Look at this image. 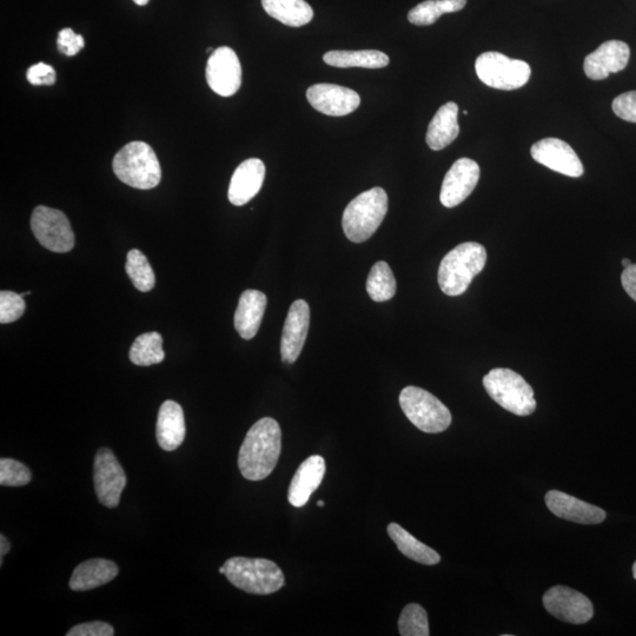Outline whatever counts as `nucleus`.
I'll return each mask as SVG.
<instances>
[{
	"label": "nucleus",
	"mask_w": 636,
	"mask_h": 636,
	"mask_svg": "<svg viewBox=\"0 0 636 636\" xmlns=\"http://www.w3.org/2000/svg\"><path fill=\"white\" fill-rule=\"evenodd\" d=\"M282 449L280 424L270 417L250 428L238 454V468L244 479L262 481L274 472Z\"/></svg>",
	"instance_id": "1"
},
{
	"label": "nucleus",
	"mask_w": 636,
	"mask_h": 636,
	"mask_svg": "<svg viewBox=\"0 0 636 636\" xmlns=\"http://www.w3.org/2000/svg\"><path fill=\"white\" fill-rule=\"evenodd\" d=\"M487 262V251L480 243L457 245L443 257L439 269V286L448 296L465 294Z\"/></svg>",
	"instance_id": "2"
},
{
	"label": "nucleus",
	"mask_w": 636,
	"mask_h": 636,
	"mask_svg": "<svg viewBox=\"0 0 636 636\" xmlns=\"http://www.w3.org/2000/svg\"><path fill=\"white\" fill-rule=\"evenodd\" d=\"M388 195L382 188L362 192L343 212L342 227L348 240L363 243L380 228L388 212Z\"/></svg>",
	"instance_id": "3"
},
{
	"label": "nucleus",
	"mask_w": 636,
	"mask_h": 636,
	"mask_svg": "<svg viewBox=\"0 0 636 636\" xmlns=\"http://www.w3.org/2000/svg\"><path fill=\"white\" fill-rule=\"evenodd\" d=\"M119 181L139 190L157 187L162 180V169L155 151L144 142H132L121 150L112 163Z\"/></svg>",
	"instance_id": "4"
},
{
	"label": "nucleus",
	"mask_w": 636,
	"mask_h": 636,
	"mask_svg": "<svg viewBox=\"0 0 636 636\" xmlns=\"http://www.w3.org/2000/svg\"><path fill=\"white\" fill-rule=\"evenodd\" d=\"M225 576L241 591L254 595L274 594L284 586V575L275 562L238 556L224 563Z\"/></svg>",
	"instance_id": "5"
},
{
	"label": "nucleus",
	"mask_w": 636,
	"mask_h": 636,
	"mask_svg": "<svg viewBox=\"0 0 636 636\" xmlns=\"http://www.w3.org/2000/svg\"><path fill=\"white\" fill-rule=\"evenodd\" d=\"M483 386L492 399L502 408L518 416H529L535 412L534 390L515 371L496 368L483 377Z\"/></svg>",
	"instance_id": "6"
},
{
	"label": "nucleus",
	"mask_w": 636,
	"mask_h": 636,
	"mask_svg": "<svg viewBox=\"0 0 636 636\" xmlns=\"http://www.w3.org/2000/svg\"><path fill=\"white\" fill-rule=\"evenodd\" d=\"M400 406L408 420L423 433L439 434L452 424V414L445 404L422 388H404L400 394Z\"/></svg>",
	"instance_id": "7"
},
{
	"label": "nucleus",
	"mask_w": 636,
	"mask_h": 636,
	"mask_svg": "<svg viewBox=\"0 0 636 636\" xmlns=\"http://www.w3.org/2000/svg\"><path fill=\"white\" fill-rule=\"evenodd\" d=\"M475 70L480 81L489 88L506 91L522 88L532 74L528 63L494 51L482 53L476 59Z\"/></svg>",
	"instance_id": "8"
},
{
	"label": "nucleus",
	"mask_w": 636,
	"mask_h": 636,
	"mask_svg": "<svg viewBox=\"0 0 636 636\" xmlns=\"http://www.w3.org/2000/svg\"><path fill=\"white\" fill-rule=\"evenodd\" d=\"M31 229L37 241L52 253H69L75 247V235L64 212L39 205L32 212Z\"/></svg>",
	"instance_id": "9"
},
{
	"label": "nucleus",
	"mask_w": 636,
	"mask_h": 636,
	"mask_svg": "<svg viewBox=\"0 0 636 636\" xmlns=\"http://www.w3.org/2000/svg\"><path fill=\"white\" fill-rule=\"evenodd\" d=\"M127 475L109 448H101L95 457L94 483L98 501L108 508H116L127 486Z\"/></svg>",
	"instance_id": "10"
},
{
	"label": "nucleus",
	"mask_w": 636,
	"mask_h": 636,
	"mask_svg": "<svg viewBox=\"0 0 636 636\" xmlns=\"http://www.w3.org/2000/svg\"><path fill=\"white\" fill-rule=\"evenodd\" d=\"M543 606L555 618L567 624H586L594 616V607L587 598L574 589L565 586H555L543 595Z\"/></svg>",
	"instance_id": "11"
},
{
	"label": "nucleus",
	"mask_w": 636,
	"mask_h": 636,
	"mask_svg": "<svg viewBox=\"0 0 636 636\" xmlns=\"http://www.w3.org/2000/svg\"><path fill=\"white\" fill-rule=\"evenodd\" d=\"M205 76L215 94L222 97L234 96L242 85V66L236 52L228 46L212 52Z\"/></svg>",
	"instance_id": "12"
},
{
	"label": "nucleus",
	"mask_w": 636,
	"mask_h": 636,
	"mask_svg": "<svg viewBox=\"0 0 636 636\" xmlns=\"http://www.w3.org/2000/svg\"><path fill=\"white\" fill-rule=\"evenodd\" d=\"M534 161L561 175L579 178L585 172L581 159L571 145L559 138H545L530 150Z\"/></svg>",
	"instance_id": "13"
},
{
	"label": "nucleus",
	"mask_w": 636,
	"mask_h": 636,
	"mask_svg": "<svg viewBox=\"0 0 636 636\" xmlns=\"http://www.w3.org/2000/svg\"><path fill=\"white\" fill-rule=\"evenodd\" d=\"M479 164L470 158H460L443 180L440 201L446 208H455L472 194L480 181Z\"/></svg>",
	"instance_id": "14"
},
{
	"label": "nucleus",
	"mask_w": 636,
	"mask_h": 636,
	"mask_svg": "<svg viewBox=\"0 0 636 636\" xmlns=\"http://www.w3.org/2000/svg\"><path fill=\"white\" fill-rule=\"evenodd\" d=\"M307 98L316 111L333 117L350 115L361 104V98L357 92L336 84L310 86Z\"/></svg>",
	"instance_id": "15"
},
{
	"label": "nucleus",
	"mask_w": 636,
	"mask_h": 636,
	"mask_svg": "<svg viewBox=\"0 0 636 636\" xmlns=\"http://www.w3.org/2000/svg\"><path fill=\"white\" fill-rule=\"evenodd\" d=\"M310 324V308L304 300H297L289 309L284 323L281 355L284 363L293 364L300 357L306 343Z\"/></svg>",
	"instance_id": "16"
},
{
	"label": "nucleus",
	"mask_w": 636,
	"mask_h": 636,
	"mask_svg": "<svg viewBox=\"0 0 636 636\" xmlns=\"http://www.w3.org/2000/svg\"><path fill=\"white\" fill-rule=\"evenodd\" d=\"M631 57V49L625 42L608 41L588 55L583 69L589 79L602 81L611 74L626 69Z\"/></svg>",
	"instance_id": "17"
},
{
	"label": "nucleus",
	"mask_w": 636,
	"mask_h": 636,
	"mask_svg": "<svg viewBox=\"0 0 636 636\" xmlns=\"http://www.w3.org/2000/svg\"><path fill=\"white\" fill-rule=\"evenodd\" d=\"M545 500L549 510L563 520L581 523V525H598L606 520L604 509L589 505L559 490L548 492Z\"/></svg>",
	"instance_id": "18"
},
{
	"label": "nucleus",
	"mask_w": 636,
	"mask_h": 636,
	"mask_svg": "<svg viewBox=\"0 0 636 636\" xmlns=\"http://www.w3.org/2000/svg\"><path fill=\"white\" fill-rule=\"evenodd\" d=\"M265 178V165L258 158L244 161L231 177L228 197L231 204L242 207L261 191Z\"/></svg>",
	"instance_id": "19"
},
{
	"label": "nucleus",
	"mask_w": 636,
	"mask_h": 636,
	"mask_svg": "<svg viewBox=\"0 0 636 636\" xmlns=\"http://www.w3.org/2000/svg\"><path fill=\"white\" fill-rule=\"evenodd\" d=\"M326 474V461L320 455L310 456L298 467L290 483L288 500L291 506L301 508L307 505L311 494L321 486Z\"/></svg>",
	"instance_id": "20"
},
{
	"label": "nucleus",
	"mask_w": 636,
	"mask_h": 636,
	"mask_svg": "<svg viewBox=\"0 0 636 636\" xmlns=\"http://www.w3.org/2000/svg\"><path fill=\"white\" fill-rule=\"evenodd\" d=\"M185 419L183 409L175 401H165L159 408L156 436L159 447L165 452H174L185 439Z\"/></svg>",
	"instance_id": "21"
},
{
	"label": "nucleus",
	"mask_w": 636,
	"mask_h": 636,
	"mask_svg": "<svg viewBox=\"0 0 636 636\" xmlns=\"http://www.w3.org/2000/svg\"><path fill=\"white\" fill-rule=\"evenodd\" d=\"M267 296L262 291L245 290L240 297L236 309L234 323L237 333L244 340H253L261 327L265 309H267Z\"/></svg>",
	"instance_id": "22"
},
{
	"label": "nucleus",
	"mask_w": 636,
	"mask_h": 636,
	"mask_svg": "<svg viewBox=\"0 0 636 636\" xmlns=\"http://www.w3.org/2000/svg\"><path fill=\"white\" fill-rule=\"evenodd\" d=\"M119 568L114 561L92 559L81 563L71 575L70 588L75 592L91 591L117 578Z\"/></svg>",
	"instance_id": "23"
},
{
	"label": "nucleus",
	"mask_w": 636,
	"mask_h": 636,
	"mask_svg": "<svg viewBox=\"0 0 636 636\" xmlns=\"http://www.w3.org/2000/svg\"><path fill=\"white\" fill-rule=\"evenodd\" d=\"M459 106L454 102L442 105L430 122L426 141L428 147L440 151L452 144L460 134Z\"/></svg>",
	"instance_id": "24"
},
{
	"label": "nucleus",
	"mask_w": 636,
	"mask_h": 636,
	"mask_svg": "<svg viewBox=\"0 0 636 636\" xmlns=\"http://www.w3.org/2000/svg\"><path fill=\"white\" fill-rule=\"evenodd\" d=\"M263 9L276 21L300 28L313 21L314 10L306 0H262Z\"/></svg>",
	"instance_id": "25"
},
{
	"label": "nucleus",
	"mask_w": 636,
	"mask_h": 636,
	"mask_svg": "<svg viewBox=\"0 0 636 636\" xmlns=\"http://www.w3.org/2000/svg\"><path fill=\"white\" fill-rule=\"evenodd\" d=\"M324 63L334 68L383 69L390 59L386 53L377 50L329 51L323 56Z\"/></svg>",
	"instance_id": "26"
},
{
	"label": "nucleus",
	"mask_w": 636,
	"mask_h": 636,
	"mask_svg": "<svg viewBox=\"0 0 636 636\" xmlns=\"http://www.w3.org/2000/svg\"><path fill=\"white\" fill-rule=\"evenodd\" d=\"M387 530L390 539L396 543L399 551L404 556H407L408 559L426 566H434L441 561L439 553L415 539L412 534L408 533L407 530L400 525H397V523H390Z\"/></svg>",
	"instance_id": "27"
},
{
	"label": "nucleus",
	"mask_w": 636,
	"mask_h": 636,
	"mask_svg": "<svg viewBox=\"0 0 636 636\" xmlns=\"http://www.w3.org/2000/svg\"><path fill=\"white\" fill-rule=\"evenodd\" d=\"M466 4L467 0H426L408 13V21L417 26L433 25L445 13L459 12Z\"/></svg>",
	"instance_id": "28"
},
{
	"label": "nucleus",
	"mask_w": 636,
	"mask_h": 636,
	"mask_svg": "<svg viewBox=\"0 0 636 636\" xmlns=\"http://www.w3.org/2000/svg\"><path fill=\"white\" fill-rule=\"evenodd\" d=\"M129 357L130 361L139 367H150L163 362V337L155 331L138 336L131 346Z\"/></svg>",
	"instance_id": "29"
},
{
	"label": "nucleus",
	"mask_w": 636,
	"mask_h": 636,
	"mask_svg": "<svg viewBox=\"0 0 636 636\" xmlns=\"http://www.w3.org/2000/svg\"><path fill=\"white\" fill-rule=\"evenodd\" d=\"M396 280L392 269L387 262H377L371 268L368 281L367 291L371 300L375 302H387L392 300L396 294Z\"/></svg>",
	"instance_id": "30"
},
{
	"label": "nucleus",
	"mask_w": 636,
	"mask_h": 636,
	"mask_svg": "<svg viewBox=\"0 0 636 636\" xmlns=\"http://www.w3.org/2000/svg\"><path fill=\"white\" fill-rule=\"evenodd\" d=\"M125 270L137 290L149 293L155 288L156 276L152 270L148 258L142 251L132 249L129 251Z\"/></svg>",
	"instance_id": "31"
},
{
	"label": "nucleus",
	"mask_w": 636,
	"mask_h": 636,
	"mask_svg": "<svg viewBox=\"0 0 636 636\" xmlns=\"http://www.w3.org/2000/svg\"><path fill=\"white\" fill-rule=\"evenodd\" d=\"M399 631L402 636H428L429 622L424 608L416 604L404 607L399 619Z\"/></svg>",
	"instance_id": "32"
},
{
	"label": "nucleus",
	"mask_w": 636,
	"mask_h": 636,
	"mask_svg": "<svg viewBox=\"0 0 636 636\" xmlns=\"http://www.w3.org/2000/svg\"><path fill=\"white\" fill-rule=\"evenodd\" d=\"M31 480V470L24 463L12 459L0 460V485L3 487H24Z\"/></svg>",
	"instance_id": "33"
},
{
	"label": "nucleus",
	"mask_w": 636,
	"mask_h": 636,
	"mask_svg": "<svg viewBox=\"0 0 636 636\" xmlns=\"http://www.w3.org/2000/svg\"><path fill=\"white\" fill-rule=\"evenodd\" d=\"M25 301L21 294L3 290L0 293V323L9 324L19 320L25 313Z\"/></svg>",
	"instance_id": "34"
},
{
	"label": "nucleus",
	"mask_w": 636,
	"mask_h": 636,
	"mask_svg": "<svg viewBox=\"0 0 636 636\" xmlns=\"http://www.w3.org/2000/svg\"><path fill=\"white\" fill-rule=\"evenodd\" d=\"M612 108L614 114L626 122L636 123V91H628L616 97Z\"/></svg>",
	"instance_id": "35"
},
{
	"label": "nucleus",
	"mask_w": 636,
	"mask_h": 636,
	"mask_svg": "<svg viewBox=\"0 0 636 636\" xmlns=\"http://www.w3.org/2000/svg\"><path fill=\"white\" fill-rule=\"evenodd\" d=\"M57 46L63 55L72 57L84 49L85 42L81 35H77L72 29H63L58 33Z\"/></svg>",
	"instance_id": "36"
},
{
	"label": "nucleus",
	"mask_w": 636,
	"mask_h": 636,
	"mask_svg": "<svg viewBox=\"0 0 636 636\" xmlns=\"http://www.w3.org/2000/svg\"><path fill=\"white\" fill-rule=\"evenodd\" d=\"M115 629L106 622L94 621L72 627L66 636H112Z\"/></svg>",
	"instance_id": "37"
},
{
	"label": "nucleus",
	"mask_w": 636,
	"mask_h": 636,
	"mask_svg": "<svg viewBox=\"0 0 636 636\" xmlns=\"http://www.w3.org/2000/svg\"><path fill=\"white\" fill-rule=\"evenodd\" d=\"M26 78H28L29 83L32 85L51 86L56 83V71L52 66L42 62L31 66L28 72H26Z\"/></svg>",
	"instance_id": "38"
},
{
	"label": "nucleus",
	"mask_w": 636,
	"mask_h": 636,
	"mask_svg": "<svg viewBox=\"0 0 636 636\" xmlns=\"http://www.w3.org/2000/svg\"><path fill=\"white\" fill-rule=\"evenodd\" d=\"M621 283L628 296L636 302V264H632L631 267L624 270L621 275Z\"/></svg>",
	"instance_id": "39"
},
{
	"label": "nucleus",
	"mask_w": 636,
	"mask_h": 636,
	"mask_svg": "<svg viewBox=\"0 0 636 636\" xmlns=\"http://www.w3.org/2000/svg\"><path fill=\"white\" fill-rule=\"evenodd\" d=\"M11 543L5 535H0V565H3V559L10 552Z\"/></svg>",
	"instance_id": "40"
},
{
	"label": "nucleus",
	"mask_w": 636,
	"mask_h": 636,
	"mask_svg": "<svg viewBox=\"0 0 636 636\" xmlns=\"http://www.w3.org/2000/svg\"><path fill=\"white\" fill-rule=\"evenodd\" d=\"M633 263L631 262V260H628V258H624V260H622V267H624V269L631 267Z\"/></svg>",
	"instance_id": "41"
},
{
	"label": "nucleus",
	"mask_w": 636,
	"mask_h": 636,
	"mask_svg": "<svg viewBox=\"0 0 636 636\" xmlns=\"http://www.w3.org/2000/svg\"><path fill=\"white\" fill-rule=\"evenodd\" d=\"M135 4L139 5V6H144V5H148L150 0H134Z\"/></svg>",
	"instance_id": "42"
},
{
	"label": "nucleus",
	"mask_w": 636,
	"mask_h": 636,
	"mask_svg": "<svg viewBox=\"0 0 636 636\" xmlns=\"http://www.w3.org/2000/svg\"><path fill=\"white\" fill-rule=\"evenodd\" d=\"M633 575H634V579L636 580V562L634 563V566H633Z\"/></svg>",
	"instance_id": "43"
},
{
	"label": "nucleus",
	"mask_w": 636,
	"mask_h": 636,
	"mask_svg": "<svg viewBox=\"0 0 636 636\" xmlns=\"http://www.w3.org/2000/svg\"><path fill=\"white\" fill-rule=\"evenodd\" d=\"M317 505H318V507H323L324 506V502L320 500V501L317 502Z\"/></svg>",
	"instance_id": "44"
},
{
	"label": "nucleus",
	"mask_w": 636,
	"mask_h": 636,
	"mask_svg": "<svg viewBox=\"0 0 636 636\" xmlns=\"http://www.w3.org/2000/svg\"><path fill=\"white\" fill-rule=\"evenodd\" d=\"M220 573H221V574H225V567H224V566H222V567L220 568Z\"/></svg>",
	"instance_id": "45"
}]
</instances>
